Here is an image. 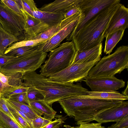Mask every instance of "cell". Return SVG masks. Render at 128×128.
<instances>
[{
  "label": "cell",
  "mask_w": 128,
  "mask_h": 128,
  "mask_svg": "<svg viewBox=\"0 0 128 128\" xmlns=\"http://www.w3.org/2000/svg\"><path fill=\"white\" fill-rule=\"evenodd\" d=\"M28 87L27 93L30 102L44 100V96L38 90L33 87Z\"/></svg>",
  "instance_id": "f546056e"
},
{
  "label": "cell",
  "mask_w": 128,
  "mask_h": 128,
  "mask_svg": "<svg viewBox=\"0 0 128 128\" xmlns=\"http://www.w3.org/2000/svg\"><path fill=\"white\" fill-rule=\"evenodd\" d=\"M5 98L8 108L17 122L24 128H32V126L17 112L14 106Z\"/></svg>",
  "instance_id": "4316f807"
},
{
  "label": "cell",
  "mask_w": 128,
  "mask_h": 128,
  "mask_svg": "<svg viewBox=\"0 0 128 128\" xmlns=\"http://www.w3.org/2000/svg\"><path fill=\"white\" fill-rule=\"evenodd\" d=\"M123 95L128 97V85L127 84V87L125 90L122 92V94Z\"/></svg>",
  "instance_id": "7bdbcfd3"
},
{
  "label": "cell",
  "mask_w": 128,
  "mask_h": 128,
  "mask_svg": "<svg viewBox=\"0 0 128 128\" xmlns=\"http://www.w3.org/2000/svg\"><path fill=\"white\" fill-rule=\"evenodd\" d=\"M0 1L10 9L19 14H22L21 8L16 0H1Z\"/></svg>",
  "instance_id": "1f68e13d"
},
{
  "label": "cell",
  "mask_w": 128,
  "mask_h": 128,
  "mask_svg": "<svg viewBox=\"0 0 128 128\" xmlns=\"http://www.w3.org/2000/svg\"><path fill=\"white\" fill-rule=\"evenodd\" d=\"M12 87L5 84L0 81V94Z\"/></svg>",
  "instance_id": "60d3db41"
},
{
  "label": "cell",
  "mask_w": 128,
  "mask_h": 128,
  "mask_svg": "<svg viewBox=\"0 0 128 128\" xmlns=\"http://www.w3.org/2000/svg\"><path fill=\"white\" fill-rule=\"evenodd\" d=\"M128 28V8L121 4L112 18L104 35L105 38L109 34Z\"/></svg>",
  "instance_id": "5bb4252c"
},
{
  "label": "cell",
  "mask_w": 128,
  "mask_h": 128,
  "mask_svg": "<svg viewBox=\"0 0 128 128\" xmlns=\"http://www.w3.org/2000/svg\"><path fill=\"white\" fill-rule=\"evenodd\" d=\"M83 81L92 92L116 91L125 86L124 81L114 76L94 78L87 76Z\"/></svg>",
  "instance_id": "8fae6325"
},
{
  "label": "cell",
  "mask_w": 128,
  "mask_h": 128,
  "mask_svg": "<svg viewBox=\"0 0 128 128\" xmlns=\"http://www.w3.org/2000/svg\"><path fill=\"white\" fill-rule=\"evenodd\" d=\"M47 54L42 50H37L14 57L0 68V72L9 76L18 73L34 71L40 68Z\"/></svg>",
  "instance_id": "8992f818"
},
{
  "label": "cell",
  "mask_w": 128,
  "mask_h": 128,
  "mask_svg": "<svg viewBox=\"0 0 128 128\" xmlns=\"http://www.w3.org/2000/svg\"><path fill=\"white\" fill-rule=\"evenodd\" d=\"M80 12V10L78 5L77 6L72 8L65 14L64 15V19L69 18Z\"/></svg>",
  "instance_id": "74e56055"
},
{
  "label": "cell",
  "mask_w": 128,
  "mask_h": 128,
  "mask_svg": "<svg viewBox=\"0 0 128 128\" xmlns=\"http://www.w3.org/2000/svg\"><path fill=\"white\" fill-rule=\"evenodd\" d=\"M110 128V126L108 127L107 128Z\"/></svg>",
  "instance_id": "bcb514c9"
},
{
  "label": "cell",
  "mask_w": 128,
  "mask_h": 128,
  "mask_svg": "<svg viewBox=\"0 0 128 128\" xmlns=\"http://www.w3.org/2000/svg\"><path fill=\"white\" fill-rule=\"evenodd\" d=\"M42 40H23L14 43L10 46L6 50L4 54H6L10 51L19 47L26 46H32L44 42Z\"/></svg>",
  "instance_id": "d4e9b609"
},
{
  "label": "cell",
  "mask_w": 128,
  "mask_h": 128,
  "mask_svg": "<svg viewBox=\"0 0 128 128\" xmlns=\"http://www.w3.org/2000/svg\"><path fill=\"white\" fill-rule=\"evenodd\" d=\"M0 110L5 114L10 117L18 124L22 126L17 122L14 117L10 112L6 104L5 98H3L1 96L0 94Z\"/></svg>",
  "instance_id": "836d02e7"
},
{
  "label": "cell",
  "mask_w": 128,
  "mask_h": 128,
  "mask_svg": "<svg viewBox=\"0 0 128 128\" xmlns=\"http://www.w3.org/2000/svg\"><path fill=\"white\" fill-rule=\"evenodd\" d=\"M76 53V50L72 41L60 44L50 52L48 58L40 68V74L48 78L64 69L72 64Z\"/></svg>",
  "instance_id": "5b68a950"
},
{
  "label": "cell",
  "mask_w": 128,
  "mask_h": 128,
  "mask_svg": "<svg viewBox=\"0 0 128 128\" xmlns=\"http://www.w3.org/2000/svg\"><path fill=\"white\" fill-rule=\"evenodd\" d=\"M51 121L47 120L41 116H38L31 121L32 128H42Z\"/></svg>",
  "instance_id": "d6a6232c"
},
{
  "label": "cell",
  "mask_w": 128,
  "mask_h": 128,
  "mask_svg": "<svg viewBox=\"0 0 128 128\" xmlns=\"http://www.w3.org/2000/svg\"><path fill=\"white\" fill-rule=\"evenodd\" d=\"M110 128H128V115L112 124Z\"/></svg>",
  "instance_id": "e575fe53"
},
{
  "label": "cell",
  "mask_w": 128,
  "mask_h": 128,
  "mask_svg": "<svg viewBox=\"0 0 128 128\" xmlns=\"http://www.w3.org/2000/svg\"><path fill=\"white\" fill-rule=\"evenodd\" d=\"M80 96L85 98H98L108 100L124 101L128 99V97L123 95L119 92L116 91L96 92L88 91L86 95Z\"/></svg>",
  "instance_id": "d6986e66"
},
{
  "label": "cell",
  "mask_w": 128,
  "mask_h": 128,
  "mask_svg": "<svg viewBox=\"0 0 128 128\" xmlns=\"http://www.w3.org/2000/svg\"><path fill=\"white\" fill-rule=\"evenodd\" d=\"M103 48L102 42L91 48L76 51L72 63L81 64L93 61L101 57Z\"/></svg>",
  "instance_id": "2e32d148"
},
{
  "label": "cell",
  "mask_w": 128,
  "mask_h": 128,
  "mask_svg": "<svg viewBox=\"0 0 128 128\" xmlns=\"http://www.w3.org/2000/svg\"><path fill=\"white\" fill-rule=\"evenodd\" d=\"M0 126L3 128H24L0 110Z\"/></svg>",
  "instance_id": "484cf974"
},
{
  "label": "cell",
  "mask_w": 128,
  "mask_h": 128,
  "mask_svg": "<svg viewBox=\"0 0 128 128\" xmlns=\"http://www.w3.org/2000/svg\"><path fill=\"white\" fill-rule=\"evenodd\" d=\"M100 59V57L89 62L72 63L64 69L51 75L48 78L52 80L62 83L81 82L88 76L90 70Z\"/></svg>",
  "instance_id": "52a82bcc"
},
{
  "label": "cell",
  "mask_w": 128,
  "mask_h": 128,
  "mask_svg": "<svg viewBox=\"0 0 128 128\" xmlns=\"http://www.w3.org/2000/svg\"><path fill=\"white\" fill-rule=\"evenodd\" d=\"M32 16L50 27L60 23L64 18V15L41 11L38 8L32 12Z\"/></svg>",
  "instance_id": "ac0fdd59"
},
{
  "label": "cell",
  "mask_w": 128,
  "mask_h": 128,
  "mask_svg": "<svg viewBox=\"0 0 128 128\" xmlns=\"http://www.w3.org/2000/svg\"><path fill=\"white\" fill-rule=\"evenodd\" d=\"M19 39L4 30L0 24V55L12 44L20 41Z\"/></svg>",
  "instance_id": "44dd1931"
},
{
  "label": "cell",
  "mask_w": 128,
  "mask_h": 128,
  "mask_svg": "<svg viewBox=\"0 0 128 128\" xmlns=\"http://www.w3.org/2000/svg\"><path fill=\"white\" fill-rule=\"evenodd\" d=\"M6 99L13 106L23 112L31 121L38 116L30 106Z\"/></svg>",
  "instance_id": "7402d4cb"
},
{
  "label": "cell",
  "mask_w": 128,
  "mask_h": 128,
  "mask_svg": "<svg viewBox=\"0 0 128 128\" xmlns=\"http://www.w3.org/2000/svg\"><path fill=\"white\" fill-rule=\"evenodd\" d=\"M64 118H56L53 121H51L42 128H59L64 122Z\"/></svg>",
  "instance_id": "d590c367"
},
{
  "label": "cell",
  "mask_w": 128,
  "mask_h": 128,
  "mask_svg": "<svg viewBox=\"0 0 128 128\" xmlns=\"http://www.w3.org/2000/svg\"><path fill=\"white\" fill-rule=\"evenodd\" d=\"M80 15V12L64 19L60 23V28L59 30L51 38L41 44L40 50L47 53L58 47L71 33L77 24Z\"/></svg>",
  "instance_id": "30bf717a"
},
{
  "label": "cell",
  "mask_w": 128,
  "mask_h": 128,
  "mask_svg": "<svg viewBox=\"0 0 128 128\" xmlns=\"http://www.w3.org/2000/svg\"><path fill=\"white\" fill-rule=\"evenodd\" d=\"M14 107L15 109L18 114L32 126L31 120L27 117L24 113L20 110L14 106Z\"/></svg>",
  "instance_id": "b9f144b4"
},
{
  "label": "cell",
  "mask_w": 128,
  "mask_h": 128,
  "mask_svg": "<svg viewBox=\"0 0 128 128\" xmlns=\"http://www.w3.org/2000/svg\"><path fill=\"white\" fill-rule=\"evenodd\" d=\"M16 1L21 8L24 10L32 16V12L38 8L33 0H16Z\"/></svg>",
  "instance_id": "f1b7e54d"
},
{
  "label": "cell",
  "mask_w": 128,
  "mask_h": 128,
  "mask_svg": "<svg viewBox=\"0 0 128 128\" xmlns=\"http://www.w3.org/2000/svg\"><path fill=\"white\" fill-rule=\"evenodd\" d=\"M30 104L38 116L43 115L44 118L51 121L54 118L56 112L44 100L31 102Z\"/></svg>",
  "instance_id": "e0dca14e"
},
{
  "label": "cell",
  "mask_w": 128,
  "mask_h": 128,
  "mask_svg": "<svg viewBox=\"0 0 128 128\" xmlns=\"http://www.w3.org/2000/svg\"><path fill=\"white\" fill-rule=\"evenodd\" d=\"M14 57L7 56L4 53L0 55V68Z\"/></svg>",
  "instance_id": "f35d334b"
},
{
  "label": "cell",
  "mask_w": 128,
  "mask_h": 128,
  "mask_svg": "<svg viewBox=\"0 0 128 128\" xmlns=\"http://www.w3.org/2000/svg\"><path fill=\"white\" fill-rule=\"evenodd\" d=\"M8 76H6L0 72V81L2 83L7 85L10 86L8 84Z\"/></svg>",
  "instance_id": "ab89813d"
},
{
  "label": "cell",
  "mask_w": 128,
  "mask_h": 128,
  "mask_svg": "<svg viewBox=\"0 0 128 128\" xmlns=\"http://www.w3.org/2000/svg\"><path fill=\"white\" fill-rule=\"evenodd\" d=\"M0 24L6 30L18 38L24 39V20L22 14L13 11L0 1Z\"/></svg>",
  "instance_id": "9c48e42d"
},
{
  "label": "cell",
  "mask_w": 128,
  "mask_h": 128,
  "mask_svg": "<svg viewBox=\"0 0 128 128\" xmlns=\"http://www.w3.org/2000/svg\"><path fill=\"white\" fill-rule=\"evenodd\" d=\"M78 128H105L102 126L101 124L98 123H87L81 124Z\"/></svg>",
  "instance_id": "8d00e7d4"
},
{
  "label": "cell",
  "mask_w": 128,
  "mask_h": 128,
  "mask_svg": "<svg viewBox=\"0 0 128 128\" xmlns=\"http://www.w3.org/2000/svg\"><path fill=\"white\" fill-rule=\"evenodd\" d=\"M128 115V101H123L120 104L96 115L94 120L101 124L116 122Z\"/></svg>",
  "instance_id": "7c38bea8"
},
{
  "label": "cell",
  "mask_w": 128,
  "mask_h": 128,
  "mask_svg": "<svg viewBox=\"0 0 128 128\" xmlns=\"http://www.w3.org/2000/svg\"><path fill=\"white\" fill-rule=\"evenodd\" d=\"M22 79L25 85L33 87L40 91L44 96L45 102L50 106L54 102L66 98L86 95L88 91L80 84L56 82L35 71L24 72Z\"/></svg>",
  "instance_id": "6da1fadb"
},
{
  "label": "cell",
  "mask_w": 128,
  "mask_h": 128,
  "mask_svg": "<svg viewBox=\"0 0 128 128\" xmlns=\"http://www.w3.org/2000/svg\"><path fill=\"white\" fill-rule=\"evenodd\" d=\"M120 1V0H81L78 4L80 13L79 20L66 38L76 34L90 19L103 9Z\"/></svg>",
  "instance_id": "ba28073f"
},
{
  "label": "cell",
  "mask_w": 128,
  "mask_h": 128,
  "mask_svg": "<svg viewBox=\"0 0 128 128\" xmlns=\"http://www.w3.org/2000/svg\"><path fill=\"white\" fill-rule=\"evenodd\" d=\"M60 23L49 27L30 40L40 39L43 40L44 42H46L52 37L59 30L60 28Z\"/></svg>",
  "instance_id": "603a6c76"
},
{
  "label": "cell",
  "mask_w": 128,
  "mask_h": 128,
  "mask_svg": "<svg viewBox=\"0 0 128 128\" xmlns=\"http://www.w3.org/2000/svg\"><path fill=\"white\" fill-rule=\"evenodd\" d=\"M8 99L30 106L27 92H23L14 94L10 96Z\"/></svg>",
  "instance_id": "4dcf8cb0"
},
{
  "label": "cell",
  "mask_w": 128,
  "mask_h": 128,
  "mask_svg": "<svg viewBox=\"0 0 128 128\" xmlns=\"http://www.w3.org/2000/svg\"><path fill=\"white\" fill-rule=\"evenodd\" d=\"M24 20V40H29L48 29L49 26L30 14L22 8Z\"/></svg>",
  "instance_id": "4fadbf2b"
},
{
  "label": "cell",
  "mask_w": 128,
  "mask_h": 128,
  "mask_svg": "<svg viewBox=\"0 0 128 128\" xmlns=\"http://www.w3.org/2000/svg\"><path fill=\"white\" fill-rule=\"evenodd\" d=\"M81 0H56L44 5L38 8L41 11L64 15L70 10L77 6Z\"/></svg>",
  "instance_id": "9a60e30c"
},
{
  "label": "cell",
  "mask_w": 128,
  "mask_h": 128,
  "mask_svg": "<svg viewBox=\"0 0 128 128\" xmlns=\"http://www.w3.org/2000/svg\"><path fill=\"white\" fill-rule=\"evenodd\" d=\"M128 68V46L122 45L118 48L112 54L101 58L90 70L88 76L94 78L114 76Z\"/></svg>",
  "instance_id": "277c9868"
},
{
  "label": "cell",
  "mask_w": 128,
  "mask_h": 128,
  "mask_svg": "<svg viewBox=\"0 0 128 128\" xmlns=\"http://www.w3.org/2000/svg\"><path fill=\"white\" fill-rule=\"evenodd\" d=\"M119 2L103 9L78 32L66 38L74 43L76 51L88 49L102 42L110 20L121 3Z\"/></svg>",
  "instance_id": "7a4b0ae2"
},
{
  "label": "cell",
  "mask_w": 128,
  "mask_h": 128,
  "mask_svg": "<svg viewBox=\"0 0 128 128\" xmlns=\"http://www.w3.org/2000/svg\"><path fill=\"white\" fill-rule=\"evenodd\" d=\"M122 101L80 96L66 98L58 102L67 115L74 118L77 124L80 125L94 120L96 115L120 104Z\"/></svg>",
  "instance_id": "3957f363"
},
{
  "label": "cell",
  "mask_w": 128,
  "mask_h": 128,
  "mask_svg": "<svg viewBox=\"0 0 128 128\" xmlns=\"http://www.w3.org/2000/svg\"><path fill=\"white\" fill-rule=\"evenodd\" d=\"M125 30H119L107 35L105 37L104 52L109 55L118 42L122 40Z\"/></svg>",
  "instance_id": "ffe728a7"
},
{
  "label": "cell",
  "mask_w": 128,
  "mask_h": 128,
  "mask_svg": "<svg viewBox=\"0 0 128 128\" xmlns=\"http://www.w3.org/2000/svg\"><path fill=\"white\" fill-rule=\"evenodd\" d=\"M0 128H3L0 126Z\"/></svg>",
  "instance_id": "f6af8a7d"
},
{
  "label": "cell",
  "mask_w": 128,
  "mask_h": 128,
  "mask_svg": "<svg viewBox=\"0 0 128 128\" xmlns=\"http://www.w3.org/2000/svg\"><path fill=\"white\" fill-rule=\"evenodd\" d=\"M76 128L74 127H70V128Z\"/></svg>",
  "instance_id": "ee69618b"
},
{
  "label": "cell",
  "mask_w": 128,
  "mask_h": 128,
  "mask_svg": "<svg viewBox=\"0 0 128 128\" xmlns=\"http://www.w3.org/2000/svg\"><path fill=\"white\" fill-rule=\"evenodd\" d=\"M28 87L25 85L23 82L20 85L16 87H12L2 92L1 96L3 98L8 99L11 96L19 93L27 92Z\"/></svg>",
  "instance_id": "83f0119b"
},
{
  "label": "cell",
  "mask_w": 128,
  "mask_h": 128,
  "mask_svg": "<svg viewBox=\"0 0 128 128\" xmlns=\"http://www.w3.org/2000/svg\"><path fill=\"white\" fill-rule=\"evenodd\" d=\"M42 43L32 46H26L17 48L10 51L5 54L7 56L15 57L29 52L40 50V47Z\"/></svg>",
  "instance_id": "cb8c5ba5"
}]
</instances>
